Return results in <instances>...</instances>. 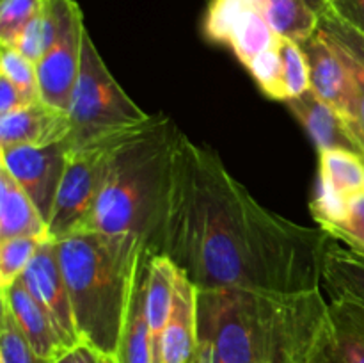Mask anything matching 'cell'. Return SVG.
I'll list each match as a JSON object with an SVG mask.
<instances>
[{"label": "cell", "mask_w": 364, "mask_h": 363, "mask_svg": "<svg viewBox=\"0 0 364 363\" xmlns=\"http://www.w3.org/2000/svg\"><path fill=\"white\" fill-rule=\"evenodd\" d=\"M304 50L309 70V89L343 116L352 120L358 107V84L347 56L340 46L318 31L299 43Z\"/></svg>", "instance_id": "9"}, {"label": "cell", "mask_w": 364, "mask_h": 363, "mask_svg": "<svg viewBox=\"0 0 364 363\" xmlns=\"http://www.w3.org/2000/svg\"><path fill=\"white\" fill-rule=\"evenodd\" d=\"M252 9H263L262 0H210L203 34L208 41L226 45L235 25Z\"/></svg>", "instance_id": "23"}, {"label": "cell", "mask_w": 364, "mask_h": 363, "mask_svg": "<svg viewBox=\"0 0 364 363\" xmlns=\"http://www.w3.org/2000/svg\"><path fill=\"white\" fill-rule=\"evenodd\" d=\"M0 75L9 78L23 93L28 103H36L41 100L36 64L32 60H28L27 57L21 56L16 48L2 46V53H0Z\"/></svg>", "instance_id": "28"}, {"label": "cell", "mask_w": 364, "mask_h": 363, "mask_svg": "<svg viewBox=\"0 0 364 363\" xmlns=\"http://www.w3.org/2000/svg\"><path fill=\"white\" fill-rule=\"evenodd\" d=\"M176 274L178 267L169 256L162 253L155 255L149 253L148 267H146V308H148L155 363H160V344L174 302Z\"/></svg>", "instance_id": "16"}, {"label": "cell", "mask_w": 364, "mask_h": 363, "mask_svg": "<svg viewBox=\"0 0 364 363\" xmlns=\"http://www.w3.org/2000/svg\"><path fill=\"white\" fill-rule=\"evenodd\" d=\"M329 235L265 209L213 149L180 132L149 253L167 255L199 290L322 288Z\"/></svg>", "instance_id": "1"}, {"label": "cell", "mask_w": 364, "mask_h": 363, "mask_svg": "<svg viewBox=\"0 0 364 363\" xmlns=\"http://www.w3.org/2000/svg\"><path fill=\"white\" fill-rule=\"evenodd\" d=\"M21 278L32 295L41 302L43 308L52 317L53 326H55L63 344L70 349L82 342L77 331V324H75L70 290H68L59 256H57L55 241L46 238L39 244L34 258L28 263Z\"/></svg>", "instance_id": "10"}, {"label": "cell", "mask_w": 364, "mask_h": 363, "mask_svg": "<svg viewBox=\"0 0 364 363\" xmlns=\"http://www.w3.org/2000/svg\"><path fill=\"white\" fill-rule=\"evenodd\" d=\"M247 71L252 75L258 88L265 93L269 98L287 102L288 93L284 85L283 77V63H281L279 52H277V43L265 53L256 57L255 60L247 64Z\"/></svg>", "instance_id": "30"}, {"label": "cell", "mask_w": 364, "mask_h": 363, "mask_svg": "<svg viewBox=\"0 0 364 363\" xmlns=\"http://www.w3.org/2000/svg\"><path fill=\"white\" fill-rule=\"evenodd\" d=\"M82 342L116 358L148 246L135 235L82 230L55 241Z\"/></svg>", "instance_id": "3"}, {"label": "cell", "mask_w": 364, "mask_h": 363, "mask_svg": "<svg viewBox=\"0 0 364 363\" xmlns=\"http://www.w3.org/2000/svg\"><path fill=\"white\" fill-rule=\"evenodd\" d=\"M45 0H0V45L14 48L28 21L41 11Z\"/></svg>", "instance_id": "29"}, {"label": "cell", "mask_w": 364, "mask_h": 363, "mask_svg": "<svg viewBox=\"0 0 364 363\" xmlns=\"http://www.w3.org/2000/svg\"><path fill=\"white\" fill-rule=\"evenodd\" d=\"M345 56H347V53H345ZM347 59H348V64H350L352 71H354L359 95H358V107H355L354 117H352V120H345V127H347L348 134H350V137L354 139V142L358 144L359 152L364 153V71L348 56Z\"/></svg>", "instance_id": "34"}, {"label": "cell", "mask_w": 364, "mask_h": 363, "mask_svg": "<svg viewBox=\"0 0 364 363\" xmlns=\"http://www.w3.org/2000/svg\"><path fill=\"white\" fill-rule=\"evenodd\" d=\"M327 235L334 241L343 242L355 251L364 253V191L352 196L348 201L347 219L341 226Z\"/></svg>", "instance_id": "32"}, {"label": "cell", "mask_w": 364, "mask_h": 363, "mask_svg": "<svg viewBox=\"0 0 364 363\" xmlns=\"http://www.w3.org/2000/svg\"><path fill=\"white\" fill-rule=\"evenodd\" d=\"M329 9L364 34V0H329Z\"/></svg>", "instance_id": "36"}, {"label": "cell", "mask_w": 364, "mask_h": 363, "mask_svg": "<svg viewBox=\"0 0 364 363\" xmlns=\"http://www.w3.org/2000/svg\"><path fill=\"white\" fill-rule=\"evenodd\" d=\"M84 14L75 0H64L59 31L45 56L36 64L41 100L55 109L68 110L80 70Z\"/></svg>", "instance_id": "7"}, {"label": "cell", "mask_w": 364, "mask_h": 363, "mask_svg": "<svg viewBox=\"0 0 364 363\" xmlns=\"http://www.w3.org/2000/svg\"><path fill=\"white\" fill-rule=\"evenodd\" d=\"M361 157H363V164H364V153H361Z\"/></svg>", "instance_id": "40"}, {"label": "cell", "mask_w": 364, "mask_h": 363, "mask_svg": "<svg viewBox=\"0 0 364 363\" xmlns=\"http://www.w3.org/2000/svg\"><path fill=\"white\" fill-rule=\"evenodd\" d=\"M43 238L14 237L0 241V290L11 287L34 258Z\"/></svg>", "instance_id": "25"}, {"label": "cell", "mask_w": 364, "mask_h": 363, "mask_svg": "<svg viewBox=\"0 0 364 363\" xmlns=\"http://www.w3.org/2000/svg\"><path fill=\"white\" fill-rule=\"evenodd\" d=\"M68 149V139L48 146H13L0 149L2 167H6L27 192L46 224L55 205L66 167Z\"/></svg>", "instance_id": "8"}, {"label": "cell", "mask_w": 364, "mask_h": 363, "mask_svg": "<svg viewBox=\"0 0 364 363\" xmlns=\"http://www.w3.org/2000/svg\"><path fill=\"white\" fill-rule=\"evenodd\" d=\"M348 201H350V198L340 194L326 178L316 174V184L313 198L309 201V210H311L313 219L318 223V228H322L326 233H331L338 226H341L343 221L347 219Z\"/></svg>", "instance_id": "24"}, {"label": "cell", "mask_w": 364, "mask_h": 363, "mask_svg": "<svg viewBox=\"0 0 364 363\" xmlns=\"http://www.w3.org/2000/svg\"><path fill=\"white\" fill-rule=\"evenodd\" d=\"M316 31L333 41L334 45L340 46L355 64L364 71V34L355 31L348 23H345L341 18L331 9H327L322 16L318 18V28Z\"/></svg>", "instance_id": "31"}, {"label": "cell", "mask_w": 364, "mask_h": 363, "mask_svg": "<svg viewBox=\"0 0 364 363\" xmlns=\"http://www.w3.org/2000/svg\"><path fill=\"white\" fill-rule=\"evenodd\" d=\"M52 363H116V359L100 352L87 342H78L77 345L57 356Z\"/></svg>", "instance_id": "35"}, {"label": "cell", "mask_w": 364, "mask_h": 363, "mask_svg": "<svg viewBox=\"0 0 364 363\" xmlns=\"http://www.w3.org/2000/svg\"><path fill=\"white\" fill-rule=\"evenodd\" d=\"M311 363H364V302L329 298V322Z\"/></svg>", "instance_id": "12"}, {"label": "cell", "mask_w": 364, "mask_h": 363, "mask_svg": "<svg viewBox=\"0 0 364 363\" xmlns=\"http://www.w3.org/2000/svg\"><path fill=\"white\" fill-rule=\"evenodd\" d=\"M73 132L68 110L43 100L0 116V149L13 146H48L70 139Z\"/></svg>", "instance_id": "11"}, {"label": "cell", "mask_w": 364, "mask_h": 363, "mask_svg": "<svg viewBox=\"0 0 364 363\" xmlns=\"http://www.w3.org/2000/svg\"><path fill=\"white\" fill-rule=\"evenodd\" d=\"M0 363H52L34 351L6 306L0 317Z\"/></svg>", "instance_id": "26"}, {"label": "cell", "mask_w": 364, "mask_h": 363, "mask_svg": "<svg viewBox=\"0 0 364 363\" xmlns=\"http://www.w3.org/2000/svg\"><path fill=\"white\" fill-rule=\"evenodd\" d=\"M146 267H148V258L142 265L134 295H132L130 308H128L127 320H124L119 344H117L116 358H114L116 363H155L148 308H146Z\"/></svg>", "instance_id": "19"}, {"label": "cell", "mask_w": 364, "mask_h": 363, "mask_svg": "<svg viewBox=\"0 0 364 363\" xmlns=\"http://www.w3.org/2000/svg\"><path fill=\"white\" fill-rule=\"evenodd\" d=\"M128 130L132 128L70 146L63 180L48 221L50 241H60L84 230L102 189L110 153Z\"/></svg>", "instance_id": "6"}, {"label": "cell", "mask_w": 364, "mask_h": 363, "mask_svg": "<svg viewBox=\"0 0 364 363\" xmlns=\"http://www.w3.org/2000/svg\"><path fill=\"white\" fill-rule=\"evenodd\" d=\"M0 299H2V306H6L13 313L20 330L23 331L27 340L31 342L39 356L53 362L57 356L68 351L53 326L52 317L43 308L41 302L32 295L23 278H18L11 287L0 290Z\"/></svg>", "instance_id": "14"}, {"label": "cell", "mask_w": 364, "mask_h": 363, "mask_svg": "<svg viewBox=\"0 0 364 363\" xmlns=\"http://www.w3.org/2000/svg\"><path fill=\"white\" fill-rule=\"evenodd\" d=\"M199 288L178 267L176 290L160 344V363H192L198 351Z\"/></svg>", "instance_id": "13"}, {"label": "cell", "mask_w": 364, "mask_h": 363, "mask_svg": "<svg viewBox=\"0 0 364 363\" xmlns=\"http://www.w3.org/2000/svg\"><path fill=\"white\" fill-rule=\"evenodd\" d=\"M45 6V4H43ZM50 46V32L48 25H46L45 13H43V7L31 21L25 27V31L21 32L20 39L16 41L14 48L21 53L23 57H27L28 60H32L34 64L39 63L43 56H45L46 48Z\"/></svg>", "instance_id": "33"}, {"label": "cell", "mask_w": 364, "mask_h": 363, "mask_svg": "<svg viewBox=\"0 0 364 363\" xmlns=\"http://www.w3.org/2000/svg\"><path fill=\"white\" fill-rule=\"evenodd\" d=\"M318 16H322L327 9H329V0H304Z\"/></svg>", "instance_id": "38"}, {"label": "cell", "mask_w": 364, "mask_h": 363, "mask_svg": "<svg viewBox=\"0 0 364 363\" xmlns=\"http://www.w3.org/2000/svg\"><path fill=\"white\" fill-rule=\"evenodd\" d=\"M68 112L73 125L68 139L70 146L139 127L151 120L110 73L87 28L82 39L80 70Z\"/></svg>", "instance_id": "5"}, {"label": "cell", "mask_w": 364, "mask_h": 363, "mask_svg": "<svg viewBox=\"0 0 364 363\" xmlns=\"http://www.w3.org/2000/svg\"><path fill=\"white\" fill-rule=\"evenodd\" d=\"M277 38L279 34L270 27L263 9H252L235 25L226 46H230L237 59L247 66L256 57L276 46Z\"/></svg>", "instance_id": "20"}, {"label": "cell", "mask_w": 364, "mask_h": 363, "mask_svg": "<svg viewBox=\"0 0 364 363\" xmlns=\"http://www.w3.org/2000/svg\"><path fill=\"white\" fill-rule=\"evenodd\" d=\"M178 134L173 120L159 114L119 139L84 230L135 235L146 246L151 242L166 199Z\"/></svg>", "instance_id": "4"}, {"label": "cell", "mask_w": 364, "mask_h": 363, "mask_svg": "<svg viewBox=\"0 0 364 363\" xmlns=\"http://www.w3.org/2000/svg\"><path fill=\"white\" fill-rule=\"evenodd\" d=\"M318 174L347 198L364 191L361 153L348 149H322L318 152Z\"/></svg>", "instance_id": "22"}, {"label": "cell", "mask_w": 364, "mask_h": 363, "mask_svg": "<svg viewBox=\"0 0 364 363\" xmlns=\"http://www.w3.org/2000/svg\"><path fill=\"white\" fill-rule=\"evenodd\" d=\"M192 363H199V362H198V358H196V356H194V362H192Z\"/></svg>", "instance_id": "39"}, {"label": "cell", "mask_w": 364, "mask_h": 363, "mask_svg": "<svg viewBox=\"0 0 364 363\" xmlns=\"http://www.w3.org/2000/svg\"><path fill=\"white\" fill-rule=\"evenodd\" d=\"M322 285L329 298L364 302V253L329 238L323 255Z\"/></svg>", "instance_id": "18"}, {"label": "cell", "mask_w": 364, "mask_h": 363, "mask_svg": "<svg viewBox=\"0 0 364 363\" xmlns=\"http://www.w3.org/2000/svg\"><path fill=\"white\" fill-rule=\"evenodd\" d=\"M284 103L295 116V120L306 128L309 137L315 141L318 152L322 149H348V152L361 153L345 127L343 116L334 107L323 102L320 96H316L313 89H308L301 96Z\"/></svg>", "instance_id": "15"}, {"label": "cell", "mask_w": 364, "mask_h": 363, "mask_svg": "<svg viewBox=\"0 0 364 363\" xmlns=\"http://www.w3.org/2000/svg\"><path fill=\"white\" fill-rule=\"evenodd\" d=\"M270 27L283 38L301 43L318 28V14L304 0H262Z\"/></svg>", "instance_id": "21"}, {"label": "cell", "mask_w": 364, "mask_h": 363, "mask_svg": "<svg viewBox=\"0 0 364 363\" xmlns=\"http://www.w3.org/2000/svg\"><path fill=\"white\" fill-rule=\"evenodd\" d=\"M14 237L48 238V224L27 192L0 166V241Z\"/></svg>", "instance_id": "17"}, {"label": "cell", "mask_w": 364, "mask_h": 363, "mask_svg": "<svg viewBox=\"0 0 364 363\" xmlns=\"http://www.w3.org/2000/svg\"><path fill=\"white\" fill-rule=\"evenodd\" d=\"M329 322L322 288L199 290V363H311Z\"/></svg>", "instance_id": "2"}, {"label": "cell", "mask_w": 364, "mask_h": 363, "mask_svg": "<svg viewBox=\"0 0 364 363\" xmlns=\"http://www.w3.org/2000/svg\"><path fill=\"white\" fill-rule=\"evenodd\" d=\"M277 52H279L281 63H283V77L288 100L297 98L309 89V70L304 50L294 39L279 36L277 38Z\"/></svg>", "instance_id": "27"}, {"label": "cell", "mask_w": 364, "mask_h": 363, "mask_svg": "<svg viewBox=\"0 0 364 363\" xmlns=\"http://www.w3.org/2000/svg\"><path fill=\"white\" fill-rule=\"evenodd\" d=\"M27 105H31V103L27 102L23 93L9 78L0 75V116L14 112L18 109H23Z\"/></svg>", "instance_id": "37"}]
</instances>
